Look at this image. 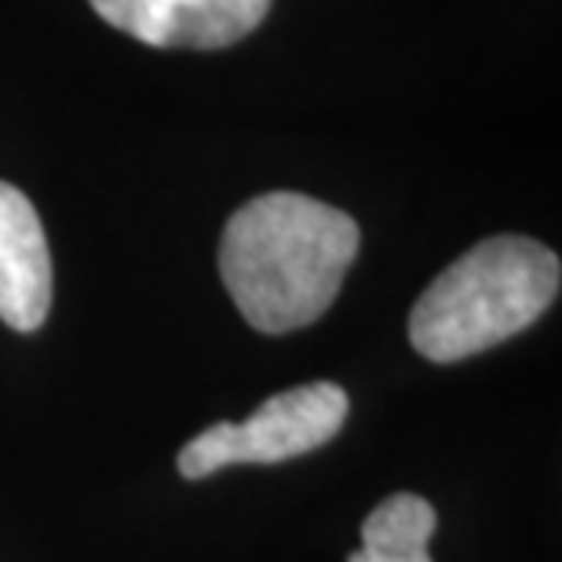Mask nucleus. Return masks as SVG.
Returning <instances> with one entry per match:
<instances>
[{
  "label": "nucleus",
  "instance_id": "20e7f679",
  "mask_svg": "<svg viewBox=\"0 0 562 562\" xmlns=\"http://www.w3.org/2000/svg\"><path fill=\"white\" fill-rule=\"evenodd\" d=\"M110 26L154 48H227L249 37L271 0H92Z\"/></svg>",
  "mask_w": 562,
  "mask_h": 562
},
{
  "label": "nucleus",
  "instance_id": "7ed1b4c3",
  "mask_svg": "<svg viewBox=\"0 0 562 562\" xmlns=\"http://www.w3.org/2000/svg\"><path fill=\"white\" fill-rule=\"evenodd\" d=\"M344 387L329 380L289 387L271 395L249 420L241 424H212L209 431L179 449V475L205 479L212 471L231 464H278V460L303 457L325 446L347 420Z\"/></svg>",
  "mask_w": 562,
  "mask_h": 562
},
{
  "label": "nucleus",
  "instance_id": "f257e3e1",
  "mask_svg": "<svg viewBox=\"0 0 562 562\" xmlns=\"http://www.w3.org/2000/svg\"><path fill=\"white\" fill-rule=\"evenodd\" d=\"M362 231L318 198L274 190L234 212L220 241V278L245 322L292 333L318 322L355 263Z\"/></svg>",
  "mask_w": 562,
  "mask_h": 562
},
{
  "label": "nucleus",
  "instance_id": "f03ea898",
  "mask_svg": "<svg viewBox=\"0 0 562 562\" xmlns=\"http://www.w3.org/2000/svg\"><path fill=\"white\" fill-rule=\"evenodd\" d=\"M562 285V263L548 245L497 234L449 263L409 314L413 347L438 366L490 351L541 318Z\"/></svg>",
  "mask_w": 562,
  "mask_h": 562
},
{
  "label": "nucleus",
  "instance_id": "423d86ee",
  "mask_svg": "<svg viewBox=\"0 0 562 562\" xmlns=\"http://www.w3.org/2000/svg\"><path fill=\"white\" fill-rule=\"evenodd\" d=\"M438 526L435 508L417 493H395L380 501L362 522V548L347 562H431L427 541Z\"/></svg>",
  "mask_w": 562,
  "mask_h": 562
},
{
  "label": "nucleus",
  "instance_id": "39448f33",
  "mask_svg": "<svg viewBox=\"0 0 562 562\" xmlns=\"http://www.w3.org/2000/svg\"><path fill=\"white\" fill-rule=\"evenodd\" d=\"M52 311V256L33 201L0 179V322L37 333Z\"/></svg>",
  "mask_w": 562,
  "mask_h": 562
}]
</instances>
